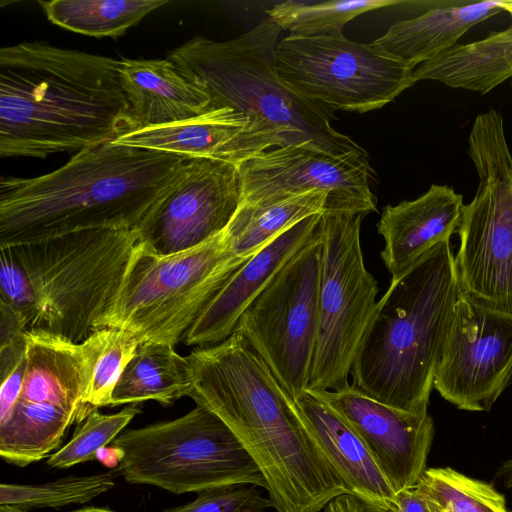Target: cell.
Wrapping results in <instances>:
<instances>
[{"instance_id": "3957f363", "label": "cell", "mask_w": 512, "mask_h": 512, "mask_svg": "<svg viewBox=\"0 0 512 512\" xmlns=\"http://www.w3.org/2000/svg\"><path fill=\"white\" fill-rule=\"evenodd\" d=\"M190 158L111 142L32 178L0 179V247L94 229H136Z\"/></svg>"}, {"instance_id": "e575fe53", "label": "cell", "mask_w": 512, "mask_h": 512, "mask_svg": "<svg viewBox=\"0 0 512 512\" xmlns=\"http://www.w3.org/2000/svg\"><path fill=\"white\" fill-rule=\"evenodd\" d=\"M397 512H433L430 500L416 486L395 493Z\"/></svg>"}, {"instance_id": "d6986e66", "label": "cell", "mask_w": 512, "mask_h": 512, "mask_svg": "<svg viewBox=\"0 0 512 512\" xmlns=\"http://www.w3.org/2000/svg\"><path fill=\"white\" fill-rule=\"evenodd\" d=\"M293 402L309 436L349 493L371 507L396 509L394 490L353 427L311 391Z\"/></svg>"}, {"instance_id": "30bf717a", "label": "cell", "mask_w": 512, "mask_h": 512, "mask_svg": "<svg viewBox=\"0 0 512 512\" xmlns=\"http://www.w3.org/2000/svg\"><path fill=\"white\" fill-rule=\"evenodd\" d=\"M364 216L337 210L321 214L319 329L307 391H335L349 385L356 353L378 302V283L365 267L361 248Z\"/></svg>"}, {"instance_id": "7a4b0ae2", "label": "cell", "mask_w": 512, "mask_h": 512, "mask_svg": "<svg viewBox=\"0 0 512 512\" xmlns=\"http://www.w3.org/2000/svg\"><path fill=\"white\" fill-rule=\"evenodd\" d=\"M120 60L47 42L0 50V156L44 159L137 129Z\"/></svg>"}, {"instance_id": "83f0119b", "label": "cell", "mask_w": 512, "mask_h": 512, "mask_svg": "<svg viewBox=\"0 0 512 512\" xmlns=\"http://www.w3.org/2000/svg\"><path fill=\"white\" fill-rule=\"evenodd\" d=\"M80 344L87 374L83 397L87 417L92 410L110 406L114 388L140 341L128 330L102 327Z\"/></svg>"}, {"instance_id": "d6a6232c", "label": "cell", "mask_w": 512, "mask_h": 512, "mask_svg": "<svg viewBox=\"0 0 512 512\" xmlns=\"http://www.w3.org/2000/svg\"><path fill=\"white\" fill-rule=\"evenodd\" d=\"M272 507L256 486L235 485L197 493L194 501L163 512H263Z\"/></svg>"}, {"instance_id": "5b68a950", "label": "cell", "mask_w": 512, "mask_h": 512, "mask_svg": "<svg viewBox=\"0 0 512 512\" xmlns=\"http://www.w3.org/2000/svg\"><path fill=\"white\" fill-rule=\"evenodd\" d=\"M460 292L450 240L391 280L356 353L352 385L388 406L428 413L435 372Z\"/></svg>"}, {"instance_id": "2e32d148", "label": "cell", "mask_w": 512, "mask_h": 512, "mask_svg": "<svg viewBox=\"0 0 512 512\" xmlns=\"http://www.w3.org/2000/svg\"><path fill=\"white\" fill-rule=\"evenodd\" d=\"M240 201L237 165L192 158L141 223L140 241L163 255L193 248L221 234Z\"/></svg>"}, {"instance_id": "4fadbf2b", "label": "cell", "mask_w": 512, "mask_h": 512, "mask_svg": "<svg viewBox=\"0 0 512 512\" xmlns=\"http://www.w3.org/2000/svg\"><path fill=\"white\" fill-rule=\"evenodd\" d=\"M322 243L310 240L241 315L240 331L294 400L308 390L319 329Z\"/></svg>"}, {"instance_id": "8fae6325", "label": "cell", "mask_w": 512, "mask_h": 512, "mask_svg": "<svg viewBox=\"0 0 512 512\" xmlns=\"http://www.w3.org/2000/svg\"><path fill=\"white\" fill-rule=\"evenodd\" d=\"M22 388L8 416L0 421V456L25 467L58 449L70 426L83 422L86 364L81 344L28 330Z\"/></svg>"}, {"instance_id": "ba28073f", "label": "cell", "mask_w": 512, "mask_h": 512, "mask_svg": "<svg viewBox=\"0 0 512 512\" xmlns=\"http://www.w3.org/2000/svg\"><path fill=\"white\" fill-rule=\"evenodd\" d=\"M115 471L129 484L174 494L252 485L266 480L243 444L214 413L196 405L187 414L137 429H124L110 444Z\"/></svg>"}, {"instance_id": "44dd1931", "label": "cell", "mask_w": 512, "mask_h": 512, "mask_svg": "<svg viewBox=\"0 0 512 512\" xmlns=\"http://www.w3.org/2000/svg\"><path fill=\"white\" fill-rule=\"evenodd\" d=\"M119 71L137 128L180 122L213 109L209 95L168 58H124Z\"/></svg>"}, {"instance_id": "484cf974", "label": "cell", "mask_w": 512, "mask_h": 512, "mask_svg": "<svg viewBox=\"0 0 512 512\" xmlns=\"http://www.w3.org/2000/svg\"><path fill=\"white\" fill-rule=\"evenodd\" d=\"M327 194L311 191L287 198L240 204L224 231L228 250L251 258L280 234L315 214L324 211Z\"/></svg>"}, {"instance_id": "cb8c5ba5", "label": "cell", "mask_w": 512, "mask_h": 512, "mask_svg": "<svg viewBox=\"0 0 512 512\" xmlns=\"http://www.w3.org/2000/svg\"><path fill=\"white\" fill-rule=\"evenodd\" d=\"M512 15V1L508 11ZM512 77V25L467 44H456L413 70L420 80L485 94Z\"/></svg>"}, {"instance_id": "7402d4cb", "label": "cell", "mask_w": 512, "mask_h": 512, "mask_svg": "<svg viewBox=\"0 0 512 512\" xmlns=\"http://www.w3.org/2000/svg\"><path fill=\"white\" fill-rule=\"evenodd\" d=\"M508 11V1H459L393 23L372 46L415 69L457 44L470 28Z\"/></svg>"}, {"instance_id": "f35d334b", "label": "cell", "mask_w": 512, "mask_h": 512, "mask_svg": "<svg viewBox=\"0 0 512 512\" xmlns=\"http://www.w3.org/2000/svg\"><path fill=\"white\" fill-rule=\"evenodd\" d=\"M0 512H25L19 508L10 505H0Z\"/></svg>"}, {"instance_id": "8992f818", "label": "cell", "mask_w": 512, "mask_h": 512, "mask_svg": "<svg viewBox=\"0 0 512 512\" xmlns=\"http://www.w3.org/2000/svg\"><path fill=\"white\" fill-rule=\"evenodd\" d=\"M139 239L136 229H94L7 246L33 286L28 330L85 341L114 298Z\"/></svg>"}, {"instance_id": "ab89813d", "label": "cell", "mask_w": 512, "mask_h": 512, "mask_svg": "<svg viewBox=\"0 0 512 512\" xmlns=\"http://www.w3.org/2000/svg\"><path fill=\"white\" fill-rule=\"evenodd\" d=\"M431 506H432L433 512H447L445 509H443L442 507H440L439 505H437L433 502H431Z\"/></svg>"}, {"instance_id": "5bb4252c", "label": "cell", "mask_w": 512, "mask_h": 512, "mask_svg": "<svg viewBox=\"0 0 512 512\" xmlns=\"http://www.w3.org/2000/svg\"><path fill=\"white\" fill-rule=\"evenodd\" d=\"M512 382V314L490 308L462 290L433 387L460 410L489 411Z\"/></svg>"}, {"instance_id": "52a82bcc", "label": "cell", "mask_w": 512, "mask_h": 512, "mask_svg": "<svg viewBox=\"0 0 512 512\" xmlns=\"http://www.w3.org/2000/svg\"><path fill=\"white\" fill-rule=\"evenodd\" d=\"M224 231L198 246L169 255L156 253L139 239L96 330L119 327L132 332L140 343L175 346L231 276L250 259L228 250Z\"/></svg>"}, {"instance_id": "1f68e13d", "label": "cell", "mask_w": 512, "mask_h": 512, "mask_svg": "<svg viewBox=\"0 0 512 512\" xmlns=\"http://www.w3.org/2000/svg\"><path fill=\"white\" fill-rule=\"evenodd\" d=\"M139 413L141 410L135 404L114 414L92 410L71 440L49 456L47 465L64 469L94 460L98 452L109 445Z\"/></svg>"}, {"instance_id": "4316f807", "label": "cell", "mask_w": 512, "mask_h": 512, "mask_svg": "<svg viewBox=\"0 0 512 512\" xmlns=\"http://www.w3.org/2000/svg\"><path fill=\"white\" fill-rule=\"evenodd\" d=\"M167 0L39 1L47 19L66 30L96 38L119 37Z\"/></svg>"}, {"instance_id": "d590c367", "label": "cell", "mask_w": 512, "mask_h": 512, "mask_svg": "<svg viewBox=\"0 0 512 512\" xmlns=\"http://www.w3.org/2000/svg\"><path fill=\"white\" fill-rule=\"evenodd\" d=\"M324 512H374V509L358 497L347 493L332 499Z\"/></svg>"}, {"instance_id": "8d00e7d4", "label": "cell", "mask_w": 512, "mask_h": 512, "mask_svg": "<svg viewBox=\"0 0 512 512\" xmlns=\"http://www.w3.org/2000/svg\"><path fill=\"white\" fill-rule=\"evenodd\" d=\"M498 477L506 488L512 489V458L502 464L498 471Z\"/></svg>"}, {"instance_id": "6da1fadb", "label": "cell", "mask_w": 512, "mask_h": 512, "mask_svg": "<svg viewBox=\"0 0 512 512\" xmlns=\"http://www.w3.org/2000/svg\"><path fill=\"white\" fill-rule=\"evenodd\" d=\"M186 358L187 396L243 444L276 512H320L335 497L350 494L309 436L293 399L240 331Z\"/></svg>"}, {"instance_id": "e0dca14e", "label": "cell", "mask_w": 512, "mask_h": 512, "mask_svg": "<svg viewBox=\"0 0 512 512\" xmlns=\"http://www.w3.org/2000/svg\"><path fill=\"white\" fill-rule=\"evenodd\" d=\"M333 407L357 432L395 493L413 488L426 470L434 423L417 414L383 404L352 384L311 391Z\"/></svg>"}, {"instance_id": "74e56055", "label": "cell", "mask_w": 512, "mask_h": 512, "mask_svg": "<svg viewBox=\"0 0 512 512\" xmlns=\"http://www.w3.org/2000/svg\"><path fill=\"white\" fill-rule=\"evenodd\" d=\"M73 512H116L107 508H101V507H85L82 509L75 510Z\"/></svg>"}, {"instance_id": "60d3db41", "label": "cell", "mask_w": 512, "mask_h": 512, "mask_svg": "<svg viewBox=\"0 0 512 512\" xmlns=\"http://www.w3.org/2000/svg\"><path fill=\"white\" fill-rule=\"evenodd\" d=\"M374 512H397V509L392 508H374Z\"/></svg>"}, {"instance_id": "f546056e", "label": "cell", "mask_w": 512, "mask_h": 512, "mask_svg": "<svg viewBox=\"0 0 512 512\" xmlns=\"http://www.w3.org/2000/svg\"><path fill=\"white\" fill-rule=\"evenodd\" d=\"M115 486L112 472L87 476H68L55 481L22 485L2 483L0 505H10L23 511L46 507L83 504L108 492Z\"/></svg>"}, {"instance_id": "ac0fdd59", "label": "cell", "mask_w": 512, "mask_h": 512, "mask_svg": "<svg viewBox=\"0 0 512 512\" xmlns=\"http://www.w3.org/2000/svg\"><path fill=\"white\" fill-rule=\"evenodd\" d=\"M321 214L295 224L245 262L200 313L182 341L186 345L202 347L228 338L236 330L246 308L317 234Z\"/></svg>"}, {"instance_id": "d4e9b609", "label": "cell", "mask_w": 512, "mask_h": 512, "mask_svg": "<svg viewBox=\"0 0 512 512\" xmlns=\"http://www.w3.org/2000/svg\"><path fill=\"white\" fill-rule=\"evenodd\" d=\"M189 390L186 357L178 354L174 345L141 342L114 388L110 407L149 400L169 406Z\"/></svg>"}, {"instance_id": "7c38bea8", "label": "cell", "mask_w": 512, "mask_h": 512, "mask_svg": "<svg viewBox=\"0 0 512 512\" xmlns=\"http://www.w3.org/2000/svg\"><path fill=\"white\" fill-rule=\"evenodd\" d=\"M275 62L291 90L330 111L376 110L415 84L413 68L343 33L288 35L277 44Z\"/></svg>"}, {"instance_id": "836d02e7", "label": "cell", "mask_w": 512, "mask_h": 512, "mask_svg": "<svg viewBox=\"0 0 512 512\" xmlns=\"http://www.w3.org/2000/svg\"><path fill=\"white\" fill-rule=\"evenodd\" d=\"M0 301L18 312L26 322V331L35 313V295L31 281L9 248L0 247Z\"/></svg>"}, {"instance_id": "f1b7e54d", "label": "cell", "mask_w": 512, "mask_h": 512, "mask_svg": "<svg viewBox=\"0 0 512 512\" xmlns=\"http://www.w3.org/2000/svg\"><path fill=\"white\" fill-rule=\"evenodd\" d=\"M405 3L401 0H288L276 4L266 13L281 30L290 31V35L315 37L340 34L345 24L360 14Z\"/></svg>"}, {"instance_id": "277c9868", "label": "cell", "mask_w": 512, "mask_h": 512, "mask_svg": "<svg viewBox=\"0 0 512 512\" xmlns=\"http://www.w3.org/2000/svg\"><path fill=\"white\" fill-rule=\"evenodd\" d=\"M281 28L267 18L226 41L197 36L168 53V59L203 89L213 109L229 107L248 125L235 141L239 165L265 151L290 145L343 156L365 151L331 124L333 112L291 90L280 78L275 50Z\"/></svg>"}, {"instance_id": "9a60e30c", "label": "cell", "mask_w": 512, "mask_h": 512, "mask_svg": "<svg viewBox=\"0 0 512 512\" xmlns=\"http://www.w3.org/2000/svg\"><path fill=\"white\" fill-rule=\"evenodd\" d=\"M240 204H256L318 191L327 194L324 210L376 212L369 186L372 168L366 151L343 156L290 145L258 154L238 165Z\"/></svg>"}, {"instance_id": "603a6c76", "label": "cell", "mask_w": 512, "mask_h": 512, "mask_svg": "<svg viewBox=\"0 0 512 512\" xmlns=\"http://www.w3.org/2000/svg\"><path fill=\"white\" fill-rule=\"evenodd\" d=\"M247 125L243 114L222 107L180 122L137 128L111 143L190 159L212 158L233 163L235 141Z\"/></svg>"}, {"instance_id": "9c48e42d", "label": "cell", "mask_w": 512, "mask_h": 512, "mask_svg": "<svg viewBox=\"0 0 512 512\" xmlns=\"http://www.w3.org/2000/svg\"><path fill=\"white\" fill-rule=\"evenodd\" d=\"M478 187L464 205L455 265L461 290L512 314V156L500 113L479 114L468 138Z\"/></svg>"}, {"instance_id": "4dcf8cb0", "label": "cell", "mask_w": 512, "mask_h": 512, "mask_svg": "<svg viewBox=\"0 0 512 512\" xmlns=\"http://www.w3.org/2000/svg\"><path fill=\"white\" fill-rule=\"evenodd\" d=\"M416 488L447 512H509L492 485L449 467L426 469Z\"/></svg>"}, {"instance_id": "ffe728a7", "label": "cell", "mask_w": 512, "mask_h": 512, "mask_svg": "<svg viewBox=\"0 0 512 512\" xmlns=\"http://www.w3.org/2000/svg\"><path fill=\"white\" fill-rule=\"evenodd\" d=\"M463 197L448 185L432 184L420 197L384 207L377 224L384 238L381 258L398 278L438 244L457 232L464 208Z\"/></svg>"}]
</instances>
